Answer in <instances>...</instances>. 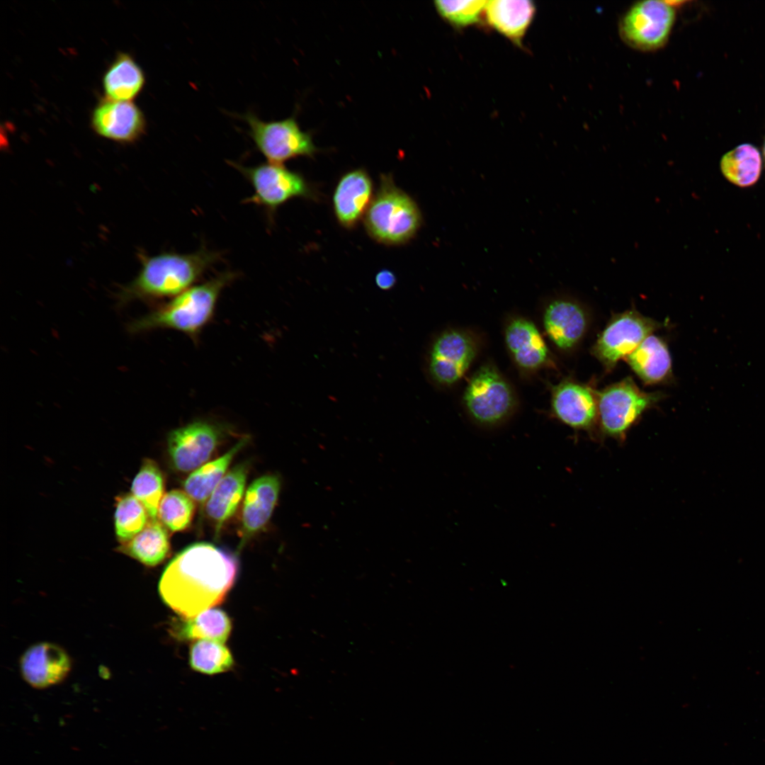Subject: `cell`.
<instances>
[{
	"label": "cell",
	"mask_w": 765,
	"mask_h": 765,
	"mask_svg": "<svg viewBox=\"0 0 765 765\" xmlns=\"http://www.w3.org/2000/svg\"><path fill=\"white\" fill-rule=\"evenodd\" d=\"M237 572L235 556L210 543H194L167 565L159 582V593L177 614L192 618L220 604Z\"/></svg>",
	"instance_id": "obj_1"
},
{
	"label": "cell",
	"mask_w": 765,
	"mask_h": 765,
	"mask_svg": "<svg viewBox=\"0 0 765 765\" xmlns=\"http://www.w3.org/2000/svg\"><path fill=\"white\" fill-rule=\"evenodd\" d=\"M220 259L219 253L205 247L191 254L164 252L144 256L142 269L125 295L174 298L193 287Z\"/></svg>",
	"instance_id": "obj_2"
},
{
	"label": "cell",
	"mask_w": 765,
	"mask_h": 765,
	"mask_svg": "<svg viewBox=\"0 0 765 765\" xmlns=\"http://www.w3.org/2000/svg\"><path fill=\"white\" fill-rule=\"evenodd\" d=\"M237 274L225 271L193 285L159 310L137 320L135 330L166 328L196 336L212 317L222 290Z\"/></svg>",
	"instance_id": "obj_3"
},
{
	"label": "cell",
	"mask_w": 765,
	"mask_h": 765,
	"mask_svg": "<svg viewBox=\"0 0 765 765\" xmlns=\"http://www.w3.org/2000/svg\"><path fill=\"white\" fill-rule=\"evenodd\" d=\"M421 222L414 200L395 184L391 175L382 174L363 217L370 237L385 245L404 244L416 235Z\"/></svg>",
	"instance_id": "obj_4"
},
{
	"label": "cell",
	"mask_w": 765,
	"mask_h": 765,
	"mask_svg": "<svg viewBox=\"0 0 765 765\" xmlns=\"http://www.w3.org/2000/svg\"><path fill=\"white\" fill-rule=\"evenodd\" d=\"M598 425L602 434L623 439L645 412L665 397L662 392L642 390L631 377L596 390Z\"/></svg>",
	"instance_id": "obj_5"
},
{
	"label": "cell",
	"mask_w": 765,
	"mask_h": 765,
	"mask_svg": "<svg viewBox=\"0 0 765 765\" xmlns=\"http://www.w3.org/2000/svg\"><path fill=\"white\" fill-rule=\"evenodd\" d=\"M249 181L254 193L244 200L263 208L271 217L283 204L295 198L314 199V192L305 178L283 165L260 164L244 166L230 162Z\"/></svg>",
	"instance_id": "obj_6"
},
{
	"label": "cell",
	"mask_w": 765,
	"mask_h": 765,
	"mask_svg": "<svg viewBox=\"0 0 765 765\" xmlns=\"http://www.w3.org/2000/svg\"><path fill=\"white\" fill-rule=\"evenodd\" d=\"M249 126V135L268 162L282 165L298 157H312L319 149L310 132L302 130L295 117L263 121L252 112L240 116Z\"/></svg>",
	"instance_id": "obj_7"
},
{
	"label": "cell",
	"mask_w": 765,
	"mask_h": 765,
	"mask_svg": "<svg viewBox=\"0 0 765 765\" xmlns=\"http://www.w3.org/2000/svg\"><path fill=\"white\" fill-rule=\"evenodd\" d=\"M463 401L470 419L485 428L504 423L515 406L510 385L491 365L482 366L473 374L465 388Z\"/></svg>",
	"instance_id": "obj_8"
},
{
	"label": "cell",
	"mask_w": 765,
	"mask_h": 765,
	"mask_svg": "<svg viewBox=\"0 0 765 765\" xmlns=\"http://www.w3.org/2000/svg\"><path fill=\"white\" fill-rule=\"evenodd\" d=\"M662 324L633 309L613 315L591 349L607 371L625 359Z\"/></svg>",
	"instance_id": "obj_9"
},
{
	"label": "cell",
	"mask_w": 765,
	"mask_h": 765,
	"mask_svg": "<svg viewBox=\"0 0 765 765\" xmlns=\"http://www.w3.org/2000/svg\"><path fill=\"white\" fill-rule=\"evenodd\" d=\"M675 18L676 11L672 2L640 1L624 14L620 23V34L635 49L655 50L668 40Z\"/></svg>",
	"instance_id": "obj_10"
},
{
	"label": "cell",
	"mask_w": 765,
	"mask_h": 765,
	"mask_svg": "<svg viewBox=\"0 0 765 765\" xmlns=\"http://www.w3.org/2000/svg\"><path fill=\"white\" fill-rule=\"evenodd\" d=\"M220 437L218 426L205 421L171 431L167 438V450L172 466L181 472L196 470L211 457Z\"/></svg>",
	"instance_id": "obj_11"
},
{
	"label": "cell",
	"mask_w": 765,
	"mask_h": 765,
	"mask_svg": "<svg viewBox=\"0 0 765 765\" xmlns=\"http://www.w3.org/2000/svg\"><path fill=\"white\" fill-rule=\"evenodd\" d=\"M477 353L475 342L468 334L448 330L433 342L429 356L428 370L437 384L450 385L460 380L472 364Z\"/></svg>",
	"instance_id": "obj_12"
},
{
	"label": "cell",
	"mask_w": 765,
	"mask_h": 765,
	"mask_svg": "<svg viewBox=\"0 0 765 765\" xmlns=\"http://www.w3.org/2000/svg\"><path fill=\"white\" fill-rule=\"evenodd\" d=\"M91 126L103 137L130 143L137 141L144 134L147 122L141 109L132 101L105 97L92 111Z\"/></svg>",
	"instance_id": "obj_13"
},
{
	"label": "cell",
	"mask_w": 765,
	"mask_h": 765,
	"mask_svg": "<svg viewBox=\"0 0 765 765\" xmlns=\"http://www.w3.org/2000/svg\"><path fill=\"white\" fill-rule=\"evenodd\" d=\"M552 412L564 424L578 430H590L598 424L596 390L572 380H565L552 390Z\"/></svg>",
	"instance_id": "obj_14"
},
{
	"label": "cell",
	"mask_w": 765,
	"mask_h": 765,
	"mask_svg": "<svg viewBox=\"0 0 765 765\" xmlns=\"http://www.w3.org/2000/svg\"><path fill=\"white\" fill-rule=\"evenodd\" d=\"M589 314L578 301L560 298L552 300L545 307L543 325L551 341L562 351L576 347L589 327Z\"/></svg>",
	"instance_id": "obj_15"
},
{
	"label": "cell",
	"mask_w": 765,
	"mask_h": 765,
	"mask_svg": "<svg viewBox=\"0 0 765 765\" xmlns=\"http://www.w3.org/2000/svg\"><path fill=\"white\" fill-rule=\"evenodd\" d=\"M20 669L23 679L35 688H46L63 681L71 669L66 651L51 642L37 643L23 654Z\"/></svg>",
	"instance_id": "obj_16"
},
{
	"label": "cell",
	"mask_w": 765,
	"mask_h": 765,
	"mask_svg": "<svg viewBox=\"0 0 765 765\" xmlns=\"http://www.w3.org/2000/svg\"><path fill=\"white\" fill-rule=\"evenodd\" d=\"M373 184L368 172L356 169L344 174L334 191L332 203L335 217L346 229L355 227L373 198Z\"/></svg>",
	"instance_id": "obj_17"
},
{
	"label": "cell",
	"mask_w": 765,
	"mask_h": 765,
	"mask_svg": "<svg viewBox=\"0 0 765 765\" xmlns=\"http://www.w3.org/2000/svg\"><path fill=\"white\" fill-rule=\"evenodd\" d=\"M280 486L278 475H266L253 481L248 487L242 511L241 546L270 520L278 499Z\"/></svg>",
	"instance_id": "obj_18"
},
{
	"label": "cell",
	"mask_w": 765,
	"mask_h": 765,
	"mask_svg": "<svg viewBox=\"0 0 765 765\" xmlns=\"http://www.w3.org/2000/svg\"><path fill=\"white\" fill-rule=\"evenodd\" d=\"M505 341L514 361L523 369L533 370L549 361L547 345L536 325L528 319H513L506 327Z\"/></svg>",
	"instance_id": "obj_19"
},
{
	"label": "cell",
	"mask_w": 765,
	"mask_h": 765,
	"mask_svg": "<svg viewBox=\"0 0 765 765\" xmlns=\"http://www.w3.org/2000/svg\"><path fill=\"white\" fill-rule=\"evenodd\" d=\"M625 360L645 385L664 383L672 376L668 346L663 339L653 334L647 336Z\"/></svg>",
	"instance_id": "obj_20"
},
{
	"label": "cell",
	"mask_w": 765,
	"mask_h": 765,
	"mask_svg": "<svg viewBox=\"0 0 765 765\" xmlns=\"http://www.w3.org/2000/svg\"><path fill=\"white\" fill-rule=\"evenodd\" d=\"M487 23L499 33L520 45L533 18L536 7L529 0L487 1Z\"/></svg>",
	"instance_id": "obj_21"
},
{
	"label": "cell",
	"mask_w": 765,
	"mask_h": 765,
	"mask_svg": "<svg viewBox=\"0 0 765 765\" xmlns=\"http://www.w3.org/2000/svg\"><path fill=\"white\" fill-rule=\"evenodd\" d=\"M248 467L239 464L230 470L205 503V511L214 523L216 534L235 513L244 495Z\"/></svg>",
	"instance_id": "obj_22"
},
{
	"label": "cell",
	"mask_w": 765,
	"mask_h": 765,
	"mask_svg": "<svg viewBox=\"0 0 765 765\" xmlns=\"http://www.w3.org/2000/svg\"><path fill=\"white\" fill-rule=\"evenodd\" d=\"M145 81L142 69L132 57L120 52L103 74V89L108 98L131 101L140 94Z\"/></svg>",
	"instance_id": "obj_23"
},
{
	"label": "cell",
	"mask_w": 765,
	"mask_h": 765,
	"mask_svg": "<svg viewBox=\"0 0 765 765\" xmlns=\"http://www.w3.org/2000/svg\"><path fill=\"white\" fill-rule=\"evenodd\" d=\"M118 550L149 567L162 562L169 555L170 542L166 528L158 518H149L146 526Z\"/></svg>",
	"instance_id": "obj_24"
},
{
	"label": "cell",
	"mask_w": 765,
	"mask_h": 765,
	"mask_svg": "<svg viewBox=\"0 0 765 765\" xmlns=\"http://www.w3.org/2000/svg\"><path fill=\"white\" fill-rule=\"evenodd\" d=\"M244 437L220 458L203 465L184 481L186 493L199 504L206 503L212 492L226 475L232 460L247 443Z\"/></svg>",
	"instance_id": "obj_25"
},
{
	"label": "cell",
	"mask_w": 765,
	"mask_h": 765,
	"mask_svg": "<svg viewBox=\"0 0 765 765\" xmlns=\"http://www.w3.org/2000/svg\"><path fill=\"white\" fill-rule=\"evenodd\" d=\"M720 167L727 181L739 187H749L760 177L761 155L754 145L741 144L722 157Z\"/></svg>",
	"instance_id": "obj_26"
},
{
	"label": "cell",
	"mask_w": 765,
	"mask_h": 765,
	"mask_svg": "<svg viewBox=\"0 0 765 765\" xmlns=\"http://www.w3.org/2000/svg\"><path fill=\"white\" fill-rule=\"evenodd\" d=\"M231 629L230 619L223 611L210 608L178 623L174 634L181 640H208L224 643Z\"/></svg>",
	"instance_id": "obj_27"
},
{
	"label": "cell",
	"mask_w": 765,
	"mask_h": 765,
	"mask_svg": "<svg viewBox=\"0 0 765 765\" xmlns=\"http://www.w3.org/2000/svg\"><path fill=\"white\" fill-rule=\"evenodd\" d=\"M164 489V476L157 464L150 459H145L132 480L131 494L144 506L149 518H157Z\"/></svg>",
	"instance_id": "obj_28"
},
{
	"label": "cell",
	"mask_w": 765,
	"mask_h": 765,
	"mask_svg": "<svg viewBox=\"0 0 765 765\" xmlns=\"http://www.w3.org/2000/svg\"><path fill=\"white\" fill-rule=\"evenodd\" d=\"M222 644L208 640L194 642L189 652L191 667L207 674H218L231 669L234 663L233 657Z\"/></svg>",
	"instance_id": "obj_29"
},
{
	"label": "cell",
	"mask_w": 765,
	"mask_h": 765,
	"mask_svg": "<svg viewBox=\"0 0 765 765\" xmlns=\"http://www.w3.org/2000/svg\"><path fill=\"white\" fill-rule=\"evenodd\" d=\"M149 515L142 503L132 494L117 499L114 514L115 531L120 543H125L139 533L147 524Z\"/></svg>",
	"instance_id": "obj_30"
},
{
	"label": "cell",
	"mask_w": 765,
	"mask_h": 765,
	"mask_svg": "<svg viewBox=\"0 0 765 765\" xmlns=\"http://www.w3.org/2000/svg\"><path fill=\"white\" fill-rule=\"evenodd\" d=\"M195 512L193 500L184 492L174 489L166 493L158 508L160 522L172 532L182 531L191 524Z\"/></svg>",
	"instance_id": "obj_31"
},
{
	"label": "cell",
	"mask_w": 765,
	"mask_h": 765,
	"mask_svg": "<svg viewBox=\"0 0 765 765\" xmlns=\"http://www.w3.org/2000/svg\"><path fill=\"white\" fill-rule=\"evenodd\" d=\"M487 1H435L434 6L439 15L448 23L458 27L476 23L480 19Z\"/></svg>",
	"instance_id": "obj_32"
},
{
	"label": "cell",
	"mask_w": 765,
	"mask_h": 765,
	"mask_svg": "<svg viewBox=\"0 0 765 765\" xmlns=\"http://www.w3.org/2000/svg\"><path fill=\"white\" fill-rule=\"evenodd\" d=\"M375 282L380 289L388 290L395 286L397 278L390 270L382 269L375 275Z\"/></svg>",
	"instance_id": "obj_33"
},
{
	"label": "cell",
	"mask_w": 765,
	"mask_h": 765,
	"mask_svg": "<svg viewBox=\"0 0 765 765\" xmlns=\"http://www.w3.org/2000/svg\"><path fill=\"white\" fill-rule=\"evenodd\" d=\"M762 153H763V157H764V163H765V137H764L763 146H762Z\"/></svg>",
	"instance_id": "obj_34"
}]
</instances>
